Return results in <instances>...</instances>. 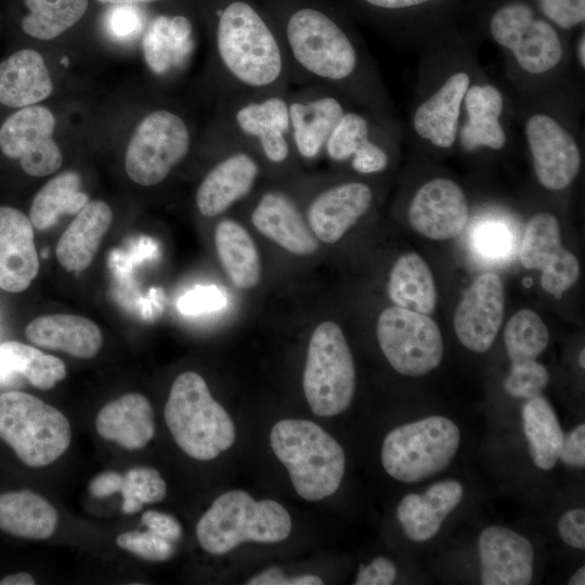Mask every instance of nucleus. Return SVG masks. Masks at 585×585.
I'll return each mask as SVG.
<instances>
[{"mask_svg": "<svg viewBox=\"0 0 585 585\" xmlns=\"http://www.w3.org/2000/svg\"><path fill=\"white\" fill-rule=\"evenodd\" d=\"M219 260L232 284L250 289L260 281L258 249L246 229L232 219L220 221L214 231Z\"/></svg>", "mask_w": 585, "mask_h": 585, "instance_id": "34", "label": "nucleus"}, {"mask_svg": "<svg viewBox=\"0 0 585 585\" xmlns=\"http://www.w3.org/2000/svg\"><path fill=\"white\" fill-rule=\"evenodd\" d=\"M53 90V83L42 56L23 49L0 64V103L15 108L31 106Z\"/></svg>", "mask_w": 585, "mask_h": 585, "instance_id": "31", "label": "nucleus"}, {"mask_svg": "<svg viewBox=\"0 0 585 585\" xmlns=\"http://www.w3.org/2000/svg\"><path fill=\"white\" fill-rule=\"evenodd\" d=\"M458 427L443 416H429L391 430L381 447V463L390 477L419 482L446 469L457 453Z\"/></svg>", "mask_w": 585, "mask_h": 585, "instance_id": "9", "label": "nucleus"}, {"mask_svg": "<svg viewBox=\"0 0 585 585\" xmlns=\"http://www.w3.org/2000/svg\"><path fill=\"white\" fill-rule=\"evenodd\" d=\"M363 1L380 10L394 11V10H403V9L417 6V5L433 1V0H363Z\"/></svg>", "mask_w": 585, "mask_h": 585, "instance_id": "54", "label": "nucleus"}, {"mask_svg": "<svg viewBox=\"0 0 585 585\" xmlns=\"http://www.w3.org/2000/svg\"><path fill=\"white\" fill-rule=\"evenodd\" d=\"M290 139L296 155L316 159L341 116L355 104L328 88L302 86L287 93ZM358 106V105H356Z\"/></svg>", "mask_w": 585, "mask_h": 585, "instance_id": "16", "label": "nucleus"}, {"mask_svg": "<svg viewBox=\"0 0 585 585\" xmlns=\"http://www.w3.org/2000/svg\"><path fill=\"white\" fill-rule=\"evenodd\" d=\"M474 244L482 255L491 258H502L510 252L512 237L504 224L486 222L477 229Z\"/></svg>", "mask_w": 585, "mask_h": 585, "instance_id": "44", "label": "nucleus"}, {"mask_svg": "<svg viewBox=\"0 0 585 585\" xmlns=\"http://www.w3.org/2000/svg\"><path fill=\"white\" fill-rule=\"evenodd\" d=\"M399 134L398 125L354 105L335 126L324 153L335 162L350 160L352 169L360 174H375L388 168V143Z\"/></svg>", "mask_w": 585, "mask_h": 585, "instance_id": "14", "label": "nucleus"}, {"mask_svg": "<svg viewBox=\"0 0 585 585\" xmlns=\"http://www.w3.org/2000/svg\"><path fill=\"white\" fill-rule=\"evenodd\" d=\"M116 544L135 556L150 561H165L172 557L174 545L151 531L123 532L116 537Z\"/></svg>", "mask_w": 585, "mask_h": 585, "instance_id": "43", "label": "nucleus"}, {"mask_svg": "<svg viewBox=\"0 0 585 585\" xmlns=\"http://www.w3.org/2000/svg\"><path fill=\"white\" fill-rule=\"evenodd\" d=\"M291 83L343 94L355 105L396 123L390 100L366 49L326 11L301 5L276 28Z\"/></svg>", "mask_w": 585, "mask_h": 585, "instance_id": "1", "label": "nucleus"}, {"mask_svg": "<svg viewBox=\"0 0 585 585\" xmlns=\"http://www.w3.org/2000/svg\"><path fill=\"white\" fill-rule=\"evenodd\" d=\"M95 428L103 439L115 441L125 448H142L155 433L152 405L140 393H127L99 412Z\"/></svg>", "mask_w": 585, "mask_h": 585, "instance_id": "29", "label": "nucleus"}, {"mask_svg": "<svg viewBox=\"0 0 585 585\" xmlns=\"http://www.w3.org/2000/svg\"><path fill=\"white\" fill-rule=\"evenodd\" d=\"M213 48L223 95L290 90L289 65L276 28L248 1L230 0L218 11Z\"/></svg>", "mask_w": 585, "mask_h": 585, "instance_id": "2", "label": "nucleus"}, {"mask_svg": "<svg viewBox=\"0 0 585 585\" xmlns=\"http://www.w3.org/2000/svg\"><path fill=\"white\" fill-rule=\"evenodd\" d=\"M291 518L277 502L255 500L242 490L218 496L196 524L200 546L223 555L245 542L278 543L288 537Z\"/></svg>", "mask_w": 585, "mask_h": 585, "instance_id": "5", "label": "nucleus"}, {"mask_svg": "<svg viewBox=\"0 0 585 585\" xmlns=\"http://www.w3.org/2000/svg\"><path fill=\"white\" fill-rule=\"evenodd\" d=\"M408 220L419 234L435 240L458 236L469 209L463 188L448 178H433L418 187L408 206Z\"/></svg>", "mask_w": 585, "mask_h": 585, "instance_id": "20", "label": "nucleus"}, {"mask_svg": "<svg viewBox=\"0 0 585 585\" xmlns=\"http://www.w3.org/2000/svg\"><path fill=\"white\" fill-rule=\"evenodd\" d=\"M248 585H322L321 577L312 574H304L295 577H287L283 571L276 567L255 575L248 582Z\"/></svg>", "mask_w": 585, "mask_h": 585, "instance_id": "52", "label": "nucleus"}, {"mask_svg": "<svg viewBox=\"0 0 585 585\" xmlns=\"http://www.w3.org/2000/svg\"><path fill=\"white\" fill-rule=\"evenodd\" d=\"M57 522L56 509L37 493L22 490L0 494V530L11 535L46 540Z\"/></svg>", "mask_w": 585, "mask_h": 585, "instance_id": "32", "label": "nucleus"}, {"mask_svg": "<svg viewBox=\"0 0 585 585\" xmlns=\"http://www.w3.org/2000/svg\"><path fill=\"white\" fill-rule=\"evenodd\" d=\"M81 177L65 171L48 181L36 194L29 219L39 231L53 226L63 214H76L88 203V195L80 190Z\"/></svg>", "mask_w": 585, "mask_h": 585, "instance_id": "37", "label": "nucleus"}, {"mask_svg": "<svg viewBox=\"0 0 585 585\" xmlns=\"http://www.w3.org/2000/svg\"><path fill=\"white\" fill-rule=\"evenodd\" d=\"M24 376L41 390L53 388L66 376L64 362L39 349L18 341L0 343V385H9L13 376Z\"/></svg>", "mask_w": 585, "mask_h": 585, "instance_id": "35", "label": "nucleus"}, {"mask_svg": "<svg viewBox=\"0 0 585 585\" xmlns=\"http://www.w3.org/2000/svg\"><path fill=\"white\" fill-rule=\"evenodd\" d=\"M142 523L152 533L176 543L180 540L182 529L172 516L156 510H147L142 515Z\"/></svg>", "mask_w": 585, "mask_h": 585, "instance_id": "50", "label": "nucleus"}, {"mask_svg": "<svg viewBox=\"0 0 585 585\" xmlns=\"http://www.w3.org/2000/svg\"><path fill=\"white\" fill-rule=\"evenodd\" d=\"M548 380L547 368L536 361H530L512 364L504 388L511 396L530 400L541 395Z\"/></svg>", "mask_w": 585, "mask_h": 585, "instance_id": "42", "label": "nucleus"}, {"mask_svg": "<svg viewBox=\"0 0 585 585\" xmlns=\"http://www.w3.org/2000/svg\"><path fill=\"white\" fill-rule=\"evenodd\" d=\"M396 577L394 563L386 557L375 558L368 566L361 564L355 585H389Z\"/></svg>", "mask_w": 585, "mask_h": 585, "instance_id": "48", "label": "nucleus"}, {"mask_svg": "<svg viewBox=\"0 0 585 585\" xmlns=\"http://www.w3.org/2000/svg\"><path fill=\"white\" fill-rule=\"evenodd\" d=\"M504 286L498 275L484 273L463 294L454 315L458 340L474 352L487 351L500 328L504 309Z\"/></svg>", "mask_w": 585, "mask_h": 585, "instance_id": "21", "label": "nucleus"}, {"mask_svg": "<svg viewBox=\"0 0 585 585\" xmlns=\"http://www.w3.org/2000/svg\"><path fill=\"white\" fill-rule=\"evenodd\" d=\"M520 261L528 270L542 271L543 289L558 299L580 276V263L562 246L559 222L549 212L536 213L526 224Z\"/></svg>", "mask_w": 585, "mask_h": 585, "instance_id": "19", "label": "nucleus"}, {"mask_svg": "<svg viewBox=\"0 0 585 585\" xmlns=\"http://www.w3.org/2000/svg\"><path fill=\"white\" fill-rule=\"evenodd\" d=\"M191 23L183 16H159L153 21L143 38L144 57L151 69L165 72L170 62L169 53L178 42L185 41L191 34Z\"/></svg>", "mask_w": 585, "mask_h": 585, "instance_id": "40", "label": "nucleus"}, {"mask_svg": "<svg viewBox=\"0 0 585 585\" xmlns=\"http://www.w3.org/2000/svg\"><path fill=\"white\" fill-rule=\"evenodd\" d=\"M574 55L580 70L584 72L585 69V35L584 31L578 37L574 50Z\"/></svg>", "mask_w": 585, "mask_h": 585, "instance_id": "56", "label": "nucleus"}, {"mask_svg": "<svg viewBox=\"0 0 585 585\" xmlns=\"http://www.w3.org/2000/svg\"><path fill=\"white\" fill-rule=\"evenodd\" d=\"M523 283H524V286H526V287L531 286L532 285V280L526 278V280H524Z\"/></svg>", "mask_w": 585, "mask_h": 585, "instance_id": "60", "label": "nucleus"}, {"mask_svg": "<svg viewBox=\"0 0 585 585\" xmlns=\"http://www.w3.org/2000/svg\"><path fill=\"white\" fill-rule=\"evenodd\" d=\"M311 411L317 416L344 412L355 391V367L341 328L323 322L314 329L307 353L302 379Z\"/></svg>", "mask_w": 585, "mask_h": 585, "instance_id": "10", "label": "nucleus"}, {"mask_svg": "<svg viewBox=\"0 0 585 585\" xmlns=\"http://www.w3.org/2000/svg\"><path fill=\"white\" fill-rule=\"evenodd\" d=\"M492 40L529 82H547L563 72L569 49L556 26L523 2L503 5L490 20Z\"/></svg>", "mask_w": 585, "mask_h": 585, "instance_id": "6", "label": "nucleus"}, {"mask_svg": "<svg viewBox=\"0 0 585 585\" xmlns=\"http://www.w3.org/2000/svg\"><path fill=\"white\" fill-rule=\"evenodd\" d=\"M523 132L540 184L549 191L567 188L581 170V148L569 126L546 108L530 112Z\"/></svg>", "mask_w": 585, "mask_h": 585, "instance_id": "15", "label": "nucleus"}, {"mask_svg": "<svg viewBox=\"0 0 585 585\" xmlns=\"http://www.w3.org/2000/svg\"><path fill=\"white\" fill-rule=\"evenodd\" d=\"M559 459L568 466H585V425L581 424L563 439Z\"/></svg>", "mask_w": 585, "mask_h": 585, "instance_id": "51", "label": "nucleus"}, {"mask_svg": "<svg viewBox=\"0 0 585 585\" xmlns=\"http://www.w3.org/2000/svg\"><path fill=\"white\" fill-rule=\"evenodd\" d=\"M505 344L512 364L535 361L548 343V329L541 316L530 309L516 312L508 321Z\"/></svg>", "mask_w": 585, "mask_h": 585, "instance_id": "39", "label": "nucleus"}, {"mask_svg": "<svg viewBox=\"0 0 585 585\" xmlns=\"http://www.w3.org/2000/svg\"><path fill=\"white\" fill-rule=\"evenodd\" d=\"M120 492L123 498L121 509L125 514L131 515L140 511L144 504L162 500L167 493V485L156 469L135 467L129 469L123 476Z\"/></svg>", "mask_w": 585, "mask_h": 585, "instance_id": "41", "label": "nucleus"}, {"mask_svg": "<svg viewBox=\"0 0 585 585\" xmlns=\"http://www.w3.org/2000/svg\"><path fill=\"white\" fill-rule=\"evenodd\" d=\"M164 415L177 444L194 459H213L235 441L233 420L195 372H184L174 379Z\"/></svg>", "mask_w": 585, "mask_h": 585, "instance_id": "4", "label": "nucleus"}, {"mask_svg": "<svg viewBox=\"0 0 585 585\" xmlns=\"http://www.w3.org/2000/svg\"><path fill=\"white\" fill-rule=\"evenodd\" d=\"M190 147L186 121L170 109H156L140 121L128 143L126 172L140 185H156L184 159Z\"/></svg>", "mask_w": 585, "mask_h": 585, "instance_id": "12", "label": "nucleus"}, {"mask_svg": "<svg viewBox=\"0 0 585 585\" xmlns=\"http://www.w3.org/2000/svg\"><path fill=\"white\" fill-rule=\"evenodd\" d=\"M39 272L30 219L18 209L0 206V288L27 289Z\"/></svg>", "mask_w": 585, "mask_h": 585, "instance_id": "25", "label": "nucleus"}, {"mask_svg": "<svg viewBox=\"0 0 585 585\" xmlns=\"http://www.w3.org/2000/svg\"><path fill=\"white\" fill-rule=\"evenodd\" d=\"M225 298L214 286H198L179 299L178 308L184 314H200L221 309Z\"/></svg>", "mask_w": 585, "mask_h": 585, "instance_id": "46", "label": "nucleus"}, {"mask_svg": "<svg viewBox=\"0 0 585 585\" xmlns=\"http://www.w3.org/2000/svg\"><path fill=\"white\" fill-rule=\"evenodd\" d=\"M569 585H584L585 584V567H581L569 580Z\"/></svg>", "mask_w": 585, "mask_h": 585, "instance_id": "57", "label": "nucleus"}, {"mask_svg": "<svg viewBox=\"0 0 585 585\" xmlns=\"http://www.w3.org/2000/svg\"><path fill=\"white\" fill-rule=\"evenodd\" d=\"M463 110L457 143L464 151H502L505 147V98L496 84L476 76L465 95Z\"/></svg>", "mask_w": 585, "mask_h": 585, "instance_id": "23", "label": "nucleus"}, {"mask_svg": "<svg viewBox=\"0 0 585 585\" xmlns=\"http://www.w3.org/2000/svg\"><path fill=\"white\" fill-rule=\"evenodd\" d=\"M522 421L533 463L542 470H550L559 459L564 439L554 408L542 395L530 399L522 408Z\"/></svg>", "mask_w": 585, "mask_h": 585, "instance_id": "36", "label": "nucleus"}, {"mask_svg": "<svg viewBox=\"0 0 585 585\" xmlns=\"http://www.w3.org/2000/svg\"><path fill=\"white\" fill-rule=\"evenodd\" d=\"M548 21L561 29H571L585 20V0H537Z\"/></svg>", "mask_w": 585, "mask_h": 585, "instance_id": "45", "label": "nucleus"}, {"mask_svg": "<svg viewBox=\"0 0 585 585\" xmlns=\"http://www.w3.org/2000/svg\"><path fill=\"white\" fill-rule=\"evenodd\" d=\"M270 444L303 499L317 502L338 490L344 473V453L322 427L304 419H283L273 426Z\"/></svg>", "mask_w": 585, "mask_h": 585, "instance_id": "3", "label": "nucleus"}, {"mask_svg": "<svg viewBox=\"0 0 585 585\" xmlns=\"http://www.w3.org/2000/svg\"><path fill=\"white\" fill-rule=\"evenodd\" d=\"M461 497L463 486L456 480L437 482L424 494H407L396 509L404 533L414 542L432 538Z\"/></svg>", "mask_w": 585, "mask_h": 585, "instance_id": "27", "label": "nucleus"}, {"mask_svg": "<svg viewBox=\"0 0 585 585\" xmlns=\"http://www.w3.org/2000/svg\"><path fill=\"white\" fill-rule=\"evenodd\" d=\"M388 294L394 306L425 315L434 312L437 288L426 261L416 252L398 258L392 266Z\"/></svg>", "mask_w": 585, "mask_h": 585, "instance_id": "33", "label": "nucleus"}, {"mask_svg": "<svg viewBox=\"0 0 585 585\" xmlns=\"http://www.w3.org/2000/svg\"><path fill=\"white\" fill-rule=\"evenodd\" d=\"M253 226L287 251L308 256L318 249V242L290 195L280 190L264 192L252 212Z\"/></svg>", "mask_w": 585, "mask_h": 585, "instance_id": "26", "label": "nucleus"}, {"mask_svg": "<svg viewBox=\"0 0 585 585\" xmlns=\"http://www.w3.org/2000/svg\"><path fill=\"white\" fill-rule=\"evenodd\" d=\"M377 338L390 365L405 376H421L437 368L443 341L437 323L400 307L385 309L377 321Z\"/></svg>", "mask_w": 585, "mask_h": 585, "instance_id": "13", "label": "nucleus"}, {"mask_svg": "<svg viewBox=\"0 0 585 585\" xmlns=\"http://www.w3.org/2000/svg\"><path fill=\"white\" fill-rule=\"evenodd\" d=\"M34 577L26 572L10 574L0 581V585H34Z\"/></svg>", "mask_w": 585, "mask_h": 585, "instance_id": "55", "label": "nucleus"}, {"mask_svg": "<svg viewBox=\"0 0 585 585\" xmlns=\"http://www.w3.org/2000/svg\"><path fill=\"white\" fill-rule=\"evenodd\" d=\"M454 54L425 73L410 115L412 135L441 151L457 143L463 102L477 76L468 56Z\"/></svg>", "mask_w": 585, "mask_h": 585, "instance_id": "7", "label": "nucleus"}, {"mask_svg": "<svg viewBox=\"0 0 585 585\" xmlns=\"http://www.w3.org/2000/svg\"><path fill=\"white\" fill-rule=\"evenodd\" d=\"M218 125L227 135L229 152L207 172L196 191V206L205 217H216L249 195L260 174L253 150Z\"/></svg>", "mask_w": 585, "mask_h": 585, "instance_id": "18", "label": "nucleus"}, {"mask_svg": "<svg viewBox=\"0 0 585 585\" xmlns=\"http://www.w3.org/2000/svg\"><path fill=\"white\" fill-rule=\"evenodd\" d=\"M113 220L109 206L102 200L89 202L64 231L56 244V258L68 272L86 270Z\"/></svg>", "mask_w": 585, "mask_h": 585, "instance_id": "30", "label": "nucleus"}, {"mask_svg": "<svg viewBox=\"0 0 585 585\" xmlns=\"http://www.w3.org/2000/svg\"><path fill=\"white\" fill-rule=\"evenodd\" d=\"M123 476L116 471L98 474L90 483L89 490L94 497L104 498L121 490Z\"/></svg>", "mask_w": 585, "mask_h": 585, "instance_id": "53", "label": "nucleus"}, {"mask_svg": "<svg viewBox=\"0 0 585 585\" xmlns=\"http://www.w3.org/2000/svg\"><path fill=\"white\" fill-rule=\"evenodd\" d=\"M28 14L21 22L29 36L51 40L73 27L86 13L88 0H25Z\"/></svg>", "mask_w": 585, "mask_h": 585, "instance_id": "38", "label": "nucleus"}, {"mask_svg": "<svg viewBox=\"0 0 585 585\" xmlns=\"http://www.w3.org/2000/svg\"><path fill=\"white\" fill-rule=\"evenodd\" d=\"M26 338L50 350H60L79 359H91L102 346V333L91 320L73 314H50L32 320Z\"/></svg>", "mask_w": 585, "mask_h": 585, "instance_id": "28", "label": "nucleus"}, {"mask_svg": "<svg viewBox=\"0 0 585 585\" xmlns=\"http://www.w3.org/2000/svg\"><path fill=\"white\" fill-rule=\"evenodd\" d=\"M287 93L223 95L219 122L266 162L286 164L296 154Z\"/></svg>", "mask_w": 585, "mask_h": 585, "instance_id": "11", "label": "nucleus"}, {"mask_svg": "<svg viewBox=\"0 0 585 585\" xmlns=\"http://www.w3.org/2000/svg\"><path fill=\"white\" fill-rule=\"evenodd\" d=\"M558 531L562 541L574 548H585V511L573 509L567 511L558 522Z\"/></svg>", "mask_w": 585, "mask_h": 585, "instance_id": "49", "label": "nucleus"}, {"mask_svg": "<svg viewBox=\"0 0 585 585\" xmlns=\"http://www.w3.org/2000/svg\"><path fill=\"white\" fill-rule=\"evenodd\" d=\"M373 198L372 187L361 181L328 186L308 205V224L317 239L334 244L369 210Z\"/></svg>", "mask_w": 585, "mask_h": 585, "instance_id": "22", "label": "nucleus"}, {"mask_svg": "<svg viewBox=\"0 0 585 585\" xmlns=\"http://www.w3.org/2000/svg\"><path fill=\"white\" fill-rule=\"evenodd\" d=\"M0 438L27 466L50 465L68 448L72 428L66 416L35 395L0 394Z\"/></svg>", "mask_w": 585, "mask_h": 585, "instance_id": "8", "label": "nucleus"}, {"mask_svg": "<svg viewBox=\"0 0 585 585\" xmlns=\"http://www.w3.org/2000/svg\"><path fill=\"white\" fill-rule=\"evenodd\" d=\"M103 3H113V4H135V3H150L159 0H99Z\"/></svg>", "mask_w": 585, "mask_h": 585, "instance_id": "58", "label": "nucleus"}, {"mask_svg": "<svg viewBox=\"0 0 585 585\" xmlns=\"http://www.w3.org/2000/svg\"><path fill=\"white\" fill-rule=\"evenodd\" d=\"M584 358H585V350L583 349L580 353V358H578V362H580V365L582 368L585 367V361H584Z\"/></svg>", "mask_w": 585, "mask_h": 585, "instance_id": "59", "label": "nucleus"}, {"mask_svg": "<svg viewBox=\"0 0 585 585\" xmlns=\"http://www.w3.org/2000/svg\"><path fill=\"white\" fill-rule=\"evenodd\" d=\"M106 26L117 39H128L140 32L142 14L132 4H116L106 16Z\"/></svg>", "mask_w": 585, "mask_h": 585, "instance_id": "47", "label": "nucleus"}, {"mask_svg": "<svg viewBox=\"0 0 585 585\" xmlns=\"http://www.w3.org/2000/svg\"><path fill=\"white\" fill-rule=\"evenodd\" d=\"M55 118L44 106H27L12 114L0 128V150L20 158L23 170L32 177L49 176L60 169L62 153L52 138Z\"/></svg>", "mask_w": 585, "mask_h": 585, "instance_id": "17", "label": "nucleus"}, {"mask_svg": "<svg viewBox=\"0 0 585 585\" xmlns=\"http://www.w3.org/2000/svg\"><path fill=\"white\" fill-rule=\"evenodd\" d=\"M483 585H528L533 575L531 543L504 526H489L479 537Z\"/></svg>", "mask_w": 585, "mask_h": 585, "instance_id": "24", "label": "nucleus"}]
</instances>
